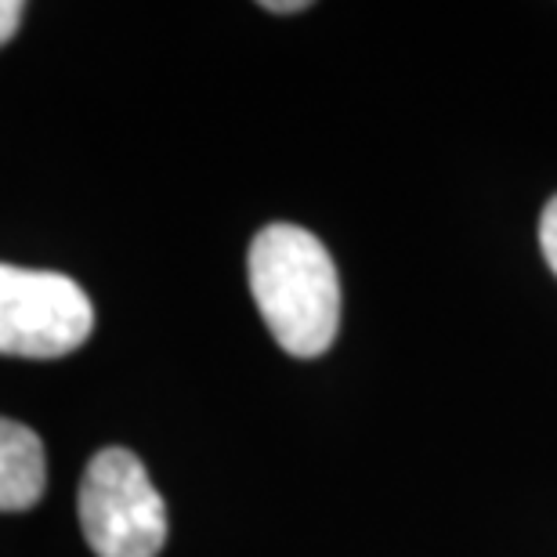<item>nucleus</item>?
Returning a JSON list of instances; mask_svg holds the SVG:
<instances>
[{
    "label": "nucleus",
    "mask_w": 557,
    "mask_h": 557,
    "mask_svg": "<svg viewBox=\"0 0 557 557\" xmlns=\"http://www.w3.org/2000/svg\"><path fill=\"white\" fill-rule=\"evenodd\" d=\"M81 529L98 557H156L166 543V507L131 449H102L81 482Z\"/></svg>",
    "instance_id": "2"
},
{
    "label": "nucleus",
    "mask_w": 557,
    "mask_h": 557,
    "mask_svg": "<svg viewBox=\"0 0 557 557\" xmlns=\"http://www.w3.org/2000/svg\"><path fill=\"white\" fill-rule=\"evenodd\" d=\"M48 485L44 442L26 423L0 417V510H29Z\"/></svg>",
    "instance_id": "4"
},
{
    "label": "nucleus",
    "mask_w": 557,
    "mask_h": 557,
    "mask_svg": "<svg viewBox=\"0 0 557 557\" xmlns=\"http://www.w3.org/2000/svg\"><path fill=\"white\" fill-rule=\"evenodd\" d=\"M22 15H26V4H18V0H0V48L18 33Z\"/></svg>",
    "instance_id": "6"
},
{
    "label": "nucleus",
    "mask_w": 557,
    "mask_h": 557,
    "mask_svg": "<svg viewBox=\"0 0 557 557\" xmlns=\"http://www.w3.org/2000/svg\"><path fill=\"white\" fill-rule=\"evenodd\" d=\"M261 8L272 11V15H294V11H305L308 4H305V0H283V4H275V0H264Z\"/></svg>",
    "instance_id": "7"
},
{
    "label": "nucleus",
    "mask_w": 557,
    "mask_h": 557,
    "mask_svg": "<svg viewBox=\"0 0 557 557\" xmlns=\"http://www.w3.org/2000/svg\"><path fill=\"white\" fill-rule=\"evenodd\" d=\"M95 330V308L70 275L0 264V355L62 359Z\"/></svg>",
    "instance_id": "3"
},
{
    "label": "nucleus",
    "mask_w": 557,
    "mask_h": 557,
    "mask_svg": "<svg viewBox=\"0 0 557 557\" xmlns=\"http://www.w3.org/2000/svg\"><path fill=\"white\" fill-rule=\"evenodd\" d=\"M540 247H543V258L554 269L557 275V196L543 207V218H540Z\"/></svg>",
    "instance_id": "5"
},
{
    "label": "nucleus",
    "mask_w": 557,
    "mask_h": 557,
    "mask_svg": "<svg viewBox=\"0 0 557 557\" xmlns=\"http://www.w3.org/2000/svg\"><path fill=\"white\" fill-rule=\"evenodd\" d=\"M250 289L264 326L294 359H315L341 326V283L333 258L308 228L269 225L250 243Z\"/></svg>",
    "instance_id": "1"
}]
</instances>
